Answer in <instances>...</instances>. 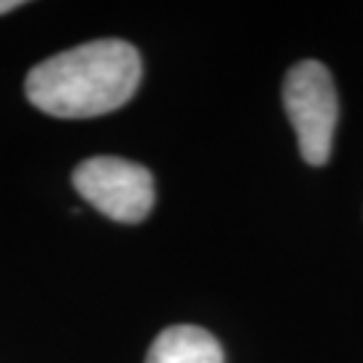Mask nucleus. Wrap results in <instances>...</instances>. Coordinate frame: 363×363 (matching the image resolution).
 <instances>
[{
	"instance_id": "nucleus-2",
	"label": "nucleus",
	"mask_w": 363,
	"mask_h": 363,
	"mask_svg": "<svg viewBox=\"0 0 363 363\" xmlns=\"http://www.w3.org/2000/svg\"><path fill=\"white\" fill-rule=\"evenodd\" d=\"M283 105L296 132L301 159L315 167L325 164L339 118L337 89L328 67L318 60H304L291 67L283 86Z\"/></svg>"
},
{
	"instance_id": "nucleus-1",
	"label": "nucleus",
	"mask_w": 363,
	"mask_h": 363,
	"mask_svg": "<svg viewBox=\"0 0 363 363\" xmlns=\"http://www.w3.org/2000/svg\"><path fill=\"white\" fill-rule=\"evenodd\" d=\"M140 76L143 62L132 43L89 40L33 67L25 78V94L49 116L94 118L130 103Z\"/></svg>"
},
{
	"instance_id": "nucleus-3",
	"label": "nucleus",
	"mask_w": 363,
	"mask_h": 363,
	"mask_svg": "<svg viewBox=\"0 0 363 363\" xmlns=\"http://www.w3.org/2000/svg\"><path fill=\"white\" fill-rule=\"evenodd\" d=\"M73 186L91 208L118 223H140L154 210V175L118 156H94L73 172Z\"/></svg>"
},
{
	"instance_id": "nucleus-4",
	"label": "nucleus",
	"mask_w": 363,
	"mask_h": 363,
	"mask_svg": "<svg viewBox=\"0 0 363 363\" xmlns=\"http://www.w3.org/2000/svg\"><path fill=\"white\" fill-rule=\"evenodd\" d=\"M145 363H223V350L199 325H169L151 342Z\"/></svg>"
},
{
	"instance_id": "nucleus-5",
	"label": "nucleus",
	"mask_w": 363,
	"mask_h": 363,
	"mask_svg": "<svg viewBox=\"0 0 363 363\" xmlns=\"http://www.w3.org/2000/svg\"><path fill=\"white\" fill-rule=\"evenodd\" d=\"M19 6H22L19 0H0V13H9L13 9H19Z\"/></svg>"
}]
</instances>
